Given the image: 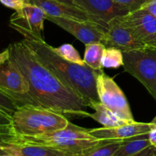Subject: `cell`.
Returning a JSON list of instances; mask_svg holds the SVG:
<instances>
[{"instance_id": "obj_21", "label": "cell", "mask_w": 156, "mask_h": 156, "mask_svg": "<svg viewBox=\"0 0 156 156\" xmlns=\"http://www.w3.org/2000/svg\"><path fill=\"white\" fill-rule=\"evenodd\" d=\"M19 105L15 99L0 89V111L9 114L12 117Z\"/></svg>"}, {"instance_id": "obj_33", "label": "cell", "mask_w": 156, "mask_h": 156, "mask_svg": "<svg viewBox=\"0 0 156 156\" xmlns=\"http://www.w3.org/2000/svg\"><path fill=\"white\" fill-rule=\"evenodd\" d=\"M3 152H0V156H1V155H2V153H3Z\"/></svg>"}, {"instance_id": "obj_3", "label": "cell", "mask_w": 156, "mask_h": 156, "mask_svg": "<svg viewBox=\"0 0 156 156\" xmlns=\"http://www.w3.org/2000/svg\"><path fill=\"white\" fill-rule=\"evenodd\" d=\"M69 123L64 114L26 105L19 107L13 114L11 127L20 135L37 136L64 129Z\"/></svg>"}, {"instance_id": "obj_31", "label": "cell", "mask_w": 156, "mask_h": 156, "mask_svg": "<svg viewBox=\"0 0 156 156\" xmlns=\"http://www.w3.org/2000/svg\"><path fill=\"white\" fill-rule=\"evenodd\" d=\"M1 156H15V155H10V154H7V153H5V152H3V153H2Z\"/></svg>"}, {"instance_id": "obj_5", "label": "cell", "mask_w": 156, "mask_h": 156, "mask_svg": "<svg viewBox=\"0 0 156 156\" xmlns=\"http://www.w3.org/2000/svg\"><path fill=\"white\" fill-rule=\"evenodd\" d=\"M99 101L114 114L127 121L135 122L128 101L114 79L100 71L96 79Z\"/></svg>"}, {"instance_id": "obj_12", "label": "cell", "mask_w": 156, "mask_h": 156, "mask_svg": "<svg viewBox=\"0 0 156 156\" xmlns=\"http://www.w3.org/2000/svg\"><path fill=\"white\" fill-rule=\"evenodd\" d=\"M154 125L151 123H126L114 127H101L88 129V133L97 140H125L143 134L149 133Z\"/></svg>"}, {"instance_id": "obj_22", "label": "cell", "mask_w": 156, "mask_h": 156, "mask_svg": "<svg viewBox=\"0 0 156 156\" xmlns=\"http://www.w3.org/2000/svg\"><path fill=\"white\" fill-rule=\"evenodd\" d=\"M130 12L140 9L148 0H113Z\"/></svg>"}, {"instance_id": "obj_20", "label": "cell", "mask_w": 156, "mask_h": 156, "mask_svg": "<svg viewBox=\"0 0 156 156\" xmlns=\"http://www.w3.org/2000/svg\"><path fill=\"white\" fill-rule=\"evenodd\" d=\"M53 50L59 56L69 62L81 66H86V64L84 62V59L81 58L79 52L75 49V47L72 44H62L59 47H56V48L53 47Z\"/></svg>"}, {"instance_id": "obj_10", "label": "cell", "mask_w": 156, "mask_h": 156, "mask_svg": "<svg viewBox=\"0 0 156 156\" xmlns=\"http://www.w3.org/2000/svg\"><path fill=\"white\" fill-rule=\"evenodd\" d=\"M47 20L73 34L84 44L101 43L103 39L105 28L92 21H79L72 18L48 15H47Z\"/></svg>"}, {"instance_id": "obj_2", "label": "cell", "mask_w": 156, "mask_h": 156, "mask_svg": "<svg viewBox=\"0 0 156 156\" xmlns=\"http://www.w3.org/2000/svg\"><path fill=\"white\" fill-rule=\"evenodd\" d=\"M24 37L23 42L35 57L51 71L66 86L80 96L88 107L91 102L99 101L96 79L100 71H95L88 66H81L63 59L53 50V47L34 34L17 29Z\"/></svg>"}, {"instance_id": "obj_4", "label": "cell", "mask_w": 156, "mask_h": 156, "mask_svg": "<svg viewBox=\"0 0 156 156\" xmlns=\"http://www.w3.org/2000/svg\"><path fill=\"white\" fill-rule=\"evenodd\" d=\"M123 68L140 81L156 101V48L123 51Z\"/></svg>"}, {"instance_id": "obj_19", "label": "cell", "mask_w": 156, "mask_h": 156, "mask_svg": "<svg viewBox=\"0 0 156 156\" xmlns=\"http://www.w3.org/2000/svg\"><path fill=\"white\" fill-rule=\"evenodd\" d=\"M124 140H105L82 156H113Z\"/></svg>"}, {"instance_id": "obj_9", "label": "cell", "mask_w": 156, "mask_h": 156, "mask_svg": "<svg viewBox=\"0 0 156 156\" xmlns=\"http://www.w3.org/2000/svg\"><path fill=\"white\" fill-rule=\"evenodd\" d=\"M120 17L108 23V27L104 30L103 39L101 43L105 47H114L122 52L145 47L138 41L133 31L121 21Z\"/></svg>"}, {"instance_id": "obj_17", "label": "cell", "mask_w": 156, "mask_h": 156, "mask_svg": "<svg viewBox=\"0 0 156 156\" xmlns=\"http://www.w3.org/2000/svg\"><path fill=\"white\" fill-rule=\"evenodd\" d=\"M85 45L84 62L88 66L95 71H102L101 59L105 46L101 43L88 44Z\"/></svg>"}, {"instance_id": "obj_13", "label": "cell", "mask_w": 156, "mask_h": 156, "mask_svg": "<svg viewBox=\"0 0 156 156\" xmlns=\"http://www.w3.org/2000/svg\"><path fill=\"white\" fill-rule=\"evenodd\" d=\"M25 3L36 5L51 17L72 18L83 21H94L88 14L75 5L65 4L56 0H24Z\"/></svg>"}, {"instance_id": "obj_1", "label": "cell", "mask_w": 156, "mask_h": 156, "mask_svg": "<svg viewBox=\"0 0 156 156\" xmlns=\"http://www.w3.org/2000/svg\"><path fill=\"white\" fill-rule=\"evenodd\" d=\"M10 61L29 85L31 105L62 114L85 117L86 102L44 66L23 41L9 46Z\"/></svg>"}, {"instance_id": "obj_24", "label": "cell", "mask_w": 156, "mask_h": 156, "mask_svg": "<svg viewBox=\"0 0 156 156\" xmlns=\"http://www.w3.org/2000/svg\"><path fill=\"white\" fill-rule=\"evenodd\" d=\"M141 9H145L153 16L156 17V0H148Z\"/></svg>"}, {"instance_id": "obj_6", "label": "cell", "mask_w": 156, "mask_h": 156, "mask_svg": "<svg viewBox=\"0 0 156 156\" xmlns=\"http://www.w3.org/2000/svg\"><path fill=\"white\" fill-rule=\"evenodd\" d=\"M73 4L105 29L114 18L129 13L127 9L113 0H73Z\"/></svg>"}, {"instance_id": "obj_30", "label": "cell", "mask_w": 156, "mask_h": 156, "mask_svg": "<svg viewBox=\"0 0 156 156\" xmlns=\"http://www.w3.org/2000/svg\"><path fill=\"white\" fill-rule=\"evenodd\" d=\"M151 123H152V124H153L154 126H156V116H155V118H154L153 120H152V122H151Z\"/></svg>"}, {"instance_id": "obj_25", "label": "cell", "mask_w": 156, "mask_h": 156, "mask_svg": "<svg viewBox=\"0 0 156 156\" xmlns=\"http://www.w3.org/2000/svg\"><path fill=\"white\" fill-rule=\"evenodd\" d=\"M12 117L3 111H0V126L12 125Z\"/></svg>"}, {"instance_id": "obj_16", "label": "cell", "mask_w": 156, "mask_h": 156, "mask_svg": "<svg viewBox=\"0 0 156 156\" xmlns=\"http://www.w3.org/2000/svg\"><path fill=\"white\" fill-rule=\"evenodd\" d=\"M152 147L149 133L125 140L113 156H140Z\"/></svg>"}, {"instance_id": "obj_11", "label": "cell", "mask_w": 156, "mask_h": 156, "mask_svg": "<svg viewBox=\"0 0 156 156\" xmlns=\"http://www.w3.org/2000/svg\"><path fill=\"white\" fill-rule=\"evenodd\" d=\"M47 19V14L41 8L36 5L25 3L24 7L16 11L11 16L9 26L15 29H24L42 38L44 22Z\"/></svg>"}, {"instance_id": "obj_8", "label": "cell", "mask_w": 156, "mask_h": 156, "mask_svg": "<svg viewBox=\"0 0 156 156\" xmlns=\"http://www.w3.org/2000/svg\"><path fill=\"white\" fill-rule=\"evenodd\" d=\"M145 47L156 48V17L145 9L130 12L120 17Z\"/></svg>"}, {"instance_id": "obj_28", "label": "cell", "mask_w": 156, "mask_h": 156, "mask_svg": "<svg viewBox=\"0 0 156 156\" xmlns=\"http://www.w3.org/2000/svg\"><path fill=\"white\" fill-rule=\"evenodd\" d=\"M156 149V148L155 147H150L149 149H148L147 150L145 151L143 153H142L141 155H140V156H152L154 155L155 154H154V151H155V149Z\"/></svg>"}, {"instance_id": "obj_23", "label": "cell", "mask_w": 156, "mask_h": 156, "mask_svg": "<svg viewBox=\"0 0 156 156\" xmlns=\"http://www.w3.org/2000/svg\"><path fill=\"white\" fill-rule=\"evenodd\" d=\"M0 2L5 7L14 9L15 12L21 10L25 5L24 0H0Z\"/></svg>"}, {"instance_id": "obj_32", "label": "cell", "mask_w": 156, "mask_h": 156, "mask_svg": "<svg viewBox=\"0 0 156 156\" xmlns=\"http://www.w3.org/2000/svg\"><path fill=\"white\" fill-rule=\"evenodd\" d=\"M0 152H4L3 151V147L2 146H0Z\"/></svg>"}, {"instance_id": "obj_7", "label": "cell", "mask_w": 156, "mask_h": 156, "mask_svg": "<svg viewBox=\"0 0 156 156\" xmlns=\"http://www.w3.org/2000/svg\"><path fill=\"white\" fill-rule=\"evenodd\" d=\"M0 89L15 99L19 107L31 105L29 85L20 70L8 60L0 67Z\"/></svg>"}, {"instance_id": "obj_18", "label": "cell", "mask_w": 156, "mask_h": 156, "mask_svg": "<svg viewBox=\"0 0 156 156\" xmlns=\"http://www.w3.org/2000/svg\"><path fill=\"white\" fill-rule=\"evenodd\" d=\"M103 68H119L123 66V54L120 50L106 47L101 59Z\"/></svg>"}, {"instance_id": "obj_26", "label": "cell", "mask_w": 156, "mask_h": 156, "mask_svg": "<svg viewBox=\"0 0 156 156\" xmlns=\"http://www.w3.org/2000/svg\"><path fill=\"white\" fill-rule=\"evenodd\" d=\"M9 57H10V51H9V48L8 47L4 51L0 53V67L8 62Z\"/></svg>"}, {"instance_id": "obj_34", "label": "cell", "mask_w": 156, "mask_h": 156, "mask_svg": "<svg viewBox=\"0 0 156 156\" xmlns=\"http://www.w3.org/2000/svg\"><path fill=\"white\" fill-rule=\"evenodd\" d=\"M152 156H155V155H152Z\"/></svg>"}, {"instance_id": "obj_27", "label": "cell", "mask_w": 156, "mask_h": 156, "mask_svg": "<svg viewBox=\"0 0 156 156\" xmlns=\"http://www.w3.org/2000/svg\"><path fill=\"white\" fill-rule=\"evenodd\" d=\"M149 140L152 147L156 148V126H154L149 131Z\"/></svg>"}, {"instance_id": "obj_15", "label": "cell", "mask_w": 156, "mask_h": 156, "mask_svg": "<svg viewBox=\"0 0 156 156\" xmlns=\"http://www.w3.org/2000/svg\"><path fill=\"white\" fill-rule=\"evenodd\" d=\"M89 107L94 109L95 112L91 114L86 111L85 117H91L93 120L101 123L102 126H104V127H114L131 123L127 120H123L114 114L112 111L104 106L101 102H91Z\"/></svg>"}, {"instance_id": "obj_14", "label": "cell", "mask_w": 156, "mask_h": 156, "mask_svg": "<svg viewBox=\"0 0 156 156\" xmlns=\"http://www.w3.org/2000/svg\"><path fill=\"white\" fill-rule=\"evenodd\" d=\"M2 147L4 152L15 156H82L41 145L11 143Z\"/></svg>"}, {"instance_id": "obj_29", "label": "cell", "mask_w": 156, "mask_h": 156, "mask_svg": "<svg viewBox=\"0 0 156 156\" xmlns=\"http://www.w3.org/2000/svg\"><path fill=\"white\" fill-rule=\"evenodd\" d=\"M56 1L60 2L65 3V4H68V5H74V4H73V0H56Z\"/></svg>"}]
</instances>
